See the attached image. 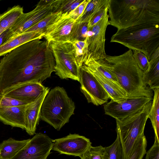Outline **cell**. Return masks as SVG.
Here are the masks:
<instances>
[{"mask_svg": "<svg viewBox=\"0 0 159 159\" xmlns=\"http://www.w3.org/2000/svg\"><path fill=\"white\" fill-rule=\"evenodd\" d=\"M38 39L16 48L0 61V94L21 83H40L55 71V62L48 43Z\"/></svg>", "mask_w": 159, "mask_h": 159, "instance_id": "6da1fadb", "label": "cell"}, {"mask_svg": "<svg viewBox=\"0 0 159 159\" xmlns=\"http://www.w3.org/2000/svg\"><path fill=\"white\" fill-rule=\"evenodd\" d=\"M110 25L117 30L146 23L159 24V0H109Z\"/></svg>", "mask_w": 159, "mask_h": 159, "instance_id": "7a4b0ae2", "label": "cell"}, {"mask_svg": "<svg viewBox=\"0 0 159 159\" xmlns=\"http://www.w3.org/2000/svg\"><path fill=\"white\" fill-rule=\"evenodd\" d=\"M104 59L109 64L128 98L144 96L153 98L152 91L144 83L143 72L136 62L132 50L118 56L107 55Z\"/></svg>", "mask_w": 159, "mask_h": 159, "instance_id": "3957f363", "label": "cell"}, {"mask_svg": "<svg viewBox=\"0 0 159 159\" xmlns=\"http://www.w3.org/2000/svg\"><path fill=\"white\" fill-rule=\"evenodd\" d=\"M110 42L142 52L149 61L159 57V24L146 23L117 30Z\"/></svg>", "mask_w": 159, "mask_h": 159, "instance_id": "277c9868", "label": "cell"}, {"mask_svg": "<svg viewBox=\"0 0 159 159\" xmlns=\"http://www.w3.org/2000/svg\"><path fill=\"white\" fill-rule=\"evenodd\" d=\"M74 102L63 87L57 86L49 91L40 109V119L59 130L74 114Z\"/></svg>", "mask_w": 159, "mask_h": 159, "instance_id": "5b68a950", "label": "cell"}, {"mask_svg": "<svg viewBox=\"0 0 159 159\" xmlns=\"http://www.w3.org/2000/svg\"><path fill=\"white\" fill-rule=\"evenodd\" d=\"M152 102H149L136 113L124 119L116 120L117 136L122 146L124 159H128L135 142L144 134Z\"/></svg>", "mask_w": 159, "mask_h": 159, "instance_id": "8992f818", "label": "cell"}, {"mask_svg": "<svg viewBox=\"0 0 159 159\" xmlns=\"http://www.w3.org/2000/svg\"><path fill=\"white\" fill-rule=\"evenodd\" d=\"M54 58L55 74L61 79H70L80 82V68L77 63L71 43H49Z\"/></svg>", "mask_w": 159, "mask_h": 159, "instance_id": "52a82bcc", "label": "cell"}, {"mask_svg": "<svg viewBox=\"0 0 159 159\" xmlns=\"http://www.w3.org/2000/svg\"><path fill=\"white\" fill-rule=\"evenodd\" d=\"M53 0H40L33 10L27 13H24L13 25L8 29L4 43L23 33L52 13Z\"/></svg>", "mask_w": 159, "mask_h": 159, "instance_id": "ba28073f", "label": "cell"}, {"mask_svg": "<svg viewBox=\"0 0 159 159\" xmlns=\"http://www.w3.org/2000/svg\"><path fill=\"white\" fill-rule=\"evenodd\" d=\"M80 91L89 103L96 106L106 103L110 97L92 72L83 65L80 69Z\"/></svg>", "mask_w": 159, "mask_h": 159, "instance_id": "9c48e42d", "label": "cell"}, {"mask_svg": "<svg viewBox=\"0 0 159 159\" xmlns=\"http://www.w3.org/2000/svg\"><path fill=\"white\" fill-rule=\"evenodd\" d=\"M152 99L144 97L127 98L117 102L112 100L104 105L105 114L119 120L137 112Z\"/></svg>", "mask_w": 159, "mask_h": 159, "instance_id": "30bf717a", "label": "cell"}, {"mask_svg": "<svg viewBox=\"0 0 159 159\" xmlns=\"http://www.w3.org/2000/svg\"><path fill=\"white\" fill-rule=\"evenodd\" d=\"M108 13L97 23L89 28L93 35L87 37L88 55L85 61H98L105 59L107 54L105 51V33L107 26L110 25Z\"/></svg>", "mask_w": 159, "mask_h": 159, "instance_id": "8fae6325", "label": "cell"}, {"mask_svg": "<svg viewBox=\"0 0 159 159\" xmlns=\"http://www.w3.org/2000/svg\"><path fill=\"white\" fill-rule=\"evenodd\" d=\"M52 147V140L47 135L39 133L11 159H47Z\"/></svg>", "mask_w": 159, "mask_h": 159, "instance_id": "7c38bea8", "label": "cell"}, {"mask_svg": "<svg viewBox=\"0 0 159 159\" xmlns=\"http://www.w3.org/2000/svg\"><path fill=\"white\" fill-rule=\"evenodd\" d=\"M52 149L61 154L80 157L91 146L89 139L77 134H70L61 138L52 140Z\"/></svg>", "mask_w": 159, "mask_h": 159, "instance_id": "4fadbf2b", "label": "cell"}, {"mask_svg": "<svg viewBox=\"0 0 159 159\" xmlns=\"http://www.w3.org/2000/svg\"><path fill=\"white\" fill-rule=\"evenodd\" d=\"M47 88L37 82L20 84L3 90L0 98L6 96L30 103L35 101Z\"/></svg>", "mask_w": 159, "mask_h": 159, "instance_id": "5bb4252c", "label": "cell"}, {"mask_svg": "<svg viewBox=\"0 0 159 159\" xmlns=\"http://www.w3.org/2000/svg\"><path fill=\"white\" fill-rule=\"evenodd\" d=\"M75 22L68 15H62L47 27L43 37L48 43L69 42L70 32Z\"/></svg>", "mask_w": 159, "mask_h": 159, "instance_id": "9a60e30c", "label": "cell"}, {"mask_svg": "<svg viewBox=\"0 0 159 159\" xmlns=\"http://www.w3.org/2000/svg\"><path fill=\"white\" fill-rule=\"evenodd\" d=\"M29 104L16 107L0 106V121L5 125L25 130V110Z\"/></svg>", "mask_w": 159, "mask_h": 159, "instance_id": "2e32d148", "label": "cell"}, {"mask_svg": "<svg viewBox=\"0 0 159 159\" xmlns=\"http://www.w3.org/2000/svg\"><path fill=\"white\" fill-rule=\"evenodd\" d=\"M49 91V89L48 87L35 101L29 104L25 109V130L30 135H33L35 133L36 127L40 119L41 105Z\"/></svg>", "mask_w": 159, "mask_h": 159, "instance_id": "e0dca14e", "label": "cell"}, {"mask_svg": "<svg viewBox=\"0 0 159 159\" xmlns=\"http://www.w3.org/2000/svg\"><path fill=\"white\" fill-rule=\"evenodd\" d=\"M44 34L36 31L23 33L4 43L0 46V57L4 56L19 46L30 41L41 39Z\"/></svg>", "mask_w": 159, "mask_h": 159, "instance_id": "ac0fdd59", "label": "cell"}, {"mask_svg": "<svg viewBox=\"0 0 159 159\" xmlns=\"http://www.w3.org/2000/svg\"><path fill=\"white\" fill-rule=\"evenodd\" d=\"M88 68L108 93L111 100L118 102L128 98L126 92L119 85L107 78L100 73Z\"/></svg>", "mask_w": 159, "mask_h": 159, "instance_id": "d6986e66", "label": "cell"}, {"mask_svg": "<svg viewBox=\"0 0 159 159\" xmlns=\"http://www.w3.org/2000/svg\"><path fill=\"white\" fill-rule=\"evenodd\" d=\"M30 139L21 140L10 138L0 143V159H11L29 141Z\"/></svg>", "mask_w": 159, "mask_h": 159, "instance_id": "ffe728a7", "label": "cell"}, {"mask_svg": "<svg viewBox=\"0 0 159 159\" xmlns=\"http://www.w3.org/2000/svg\"><path fill=\"white\" fill-rule=\"evenodd\" d=\"M23 13V7L16 5L0 14V35L12 26Z\"/></svg>", "mask_w": 159, "mask_h": 159, "instance_id": "44dd1931", "label": "cell"}, {"mask_svg": "<svg viewBox=\"0 0 159 159\" xmlns=\"http://www.w3.org/2000/svg\"><path fill=\"white\" fill-rule=\"evenodd\" d=\"M147 70L143 72V80L144 83L152 90L159 88V57L149 61Z\"/></svg>", "mask_w": 159, "mask_h": 159, "instance_id": "7402d4cb", "label": "cell"}, {"mask_svg": "<svg viewBox=\"0 0 159 159\" xmlns=\"http://www.w3.org/2000/svg\"><path fill=\"white\" fill-rule=\"evenodd\" d=\"M108 2L109 0H90L83 13L76 21L89 23L97 12L108 7Z\"/></svg>", "mask_w": 159, "mask_h": 159, "instance_id": "603a6c76", "label": "cell"}, {"mask_svg": "<svg viewBox=\"0 0 159 159\" xmlns=\"http://www.w3.org/2000/svg\"><path fill=\"white\" fill-rule=\"evenodd\" d=\"M154 95L148 118L152 124L155 132V139H159V88L152 90Z\"/></svg>", "mask_w": 159, "mask_h": 159, "instance_id": "cb8c5ba5", "label": "cell"}, {"mask_svg": "<svg viewBox=\"0 0 159 159\" xmlns=\"http://www.w3.org/2000/svg\"><path fill=\"white\" fill-rule=\"evenodd\" d=\"M84 0H56L52 4L53 12H58L62 15H68Z\"/></svg>", "mask_w": 159, "mask_h": 159, "instance_id": "d4e9b609", "label": "cell"}, {"mask_svg": "<svg viewBox=\"0 0 159 159\" xmlns=\"http://www.w3.org/2000/svg\"><path fill=\"white\" fill-rule=\"evenodd\" d=\"M61 15L60 13L52 12L23 33L36 31L44 34L47 27L58 20Z\"/></svg>", "mask_w": 159, "mask_h": 159, "instance_id": "484cf974", "label": "cell"}, {"mask_svg": "<svg viewBox=\"0 0 159 159\" xmlns=\"http://www.w3.org/2000/svg\"><path fill=\"white\" fill-rule=\"evenodd\" d=\"M77 63L80 68L86 60L88 55L86 39L71 43Z\"/></svg>", "mask_w": 159, "mask_h": 159, "instance_id": "4316f807", "label": "cell"}, {"mask_svg": "<svg viewBox=\"0 0 159 159\" xmlns=\"http://www.w3.org/2000/svg\"><path fill=\"white\" fill-rule=\"evenodd\" d=\"M102 159H124L122 146L118 136L111 145L104 148Z\"/></svg>", "mask_w": 159, "mask_h": 159, "instance_id": "83f0119b", "label": "cell"}, {"mask_svg": "<svg viewBox=\"0 0 159 159\" xmlns=\"http://www.w3.org/2000/svg\"><path fill=\"white\" fill-rule=\"evenodd\" d=\"M88 23L75 22L70 32L69 42L70 43L76 41H84L87 37L89 30Z\"/></svg>", "mask_w": 159, "mask_h": 159, "instance_id": "f1b7e54d", "label": "cell"}, {"mask_svg": "<svg viewBox=\"0 0 159 159\" xmlns=\"http://www.w3.org/2000/svg\"><path fill=\"white\" fill-rule=\"evenodd\" d=\"M147 141L144 134L135 142L130 155L128 159H143L146 152Z\"/></svg>", "mask_w": 159, "mask_h": 159, "instance_id": "f546056e", "label": "cell"}, {"mask_svg": "<svg viewBox=\"0 0 159 159\" xmlns=\"http://www.w3.org/2000/svg\"><path fill=\"white\" fill-rule=\"evenodd\" d=\"M104 147L101 145L89 147L80 157L81 159H102Z\"/></svg>", "mask_w": 159, "mask_h": 159, "instance_id": "4dcf8cb0", "label": "cell"}, {"mask_svg": "<svg viewBox=\"0 0 159 159\" xmlns=\"http://www.w3.org/2000/svg\"><path fill=\"white\" fill-rule=\"evenodd\" d=\"M132 51L134 58L138 66L143 72H146L149 66V61L146 56L139 51Z\"/></svg>", "mask_w": 159, "mask_h": 159, "instance_id": "1f68e13d", "label": "cell"}, {"mask_svg": "<svg viewBox=\"0 0 159 159\" xmlns=\"http://www.w3.org/2000/svg\"><path fill=\"white\" fill-rule=\"evenodd\" d=\"M29 104L30 103L6 96H2L0 98V106H1L16 107Z\"/></svg>", "mask_w": 159, "mask_h": 159, "instance_id": "d6a6232c", "label": "cell"}, {"mask_svg": "<svg viewBox=\"0 0 159 159\" xmlns=\"http://www.w3.org/2000/svg\"><path fill=\"white\" fill-rule=\"evenodd\" d=\"M90 0H84L76 8L68 15L70 18L75 21L83 13Z\"/></svg>", "mask_w": 159, "mask_h": 159, "instance_id": "836d02e7", "label": "cell"}, {"mask_svg": "<svg viewBox=\"0 0 159 159\" xmlns=\"http://www.w3.org/2000/svg\"><path fill=\"white\" fill-rule=\"evenodd\" d=\"M145 159H159V141L155 139L154 143L146 152Z\"/></svg>", "mask_w": 159, "mask_h": 159, "instance_id": "e575fe53", "label": "cell"}, {"mask_svg": "<svg viewBox=\"0 0 159 159\" xmlns=\"http://www.w3.org/2000/svg\"><path fill=\"white\" fill-rule=\"evenodd\" d=\"M108 8L107 7L102 9L93 16L88 23L89 29L97 23L108 13Z\"/></svg>", "mask_w": 159, "mask_h": 159, "instance_id": "d590c367", "label": "cell"}, {"mask_svg": "<svg viewBox=\"0 0 159 159\" xmlns=\"http://www.w3.org/2000/svg\"><path fill=\"white\" fill-rule=\"evenodd\" d=\"M8 29L5 31L0 35V46L4 43L5 37L7 34Z\"/></svg>", "mask_w": 159, "mask_h": 159, "instance_id": "8d00e7d4", "label": "cell"}]
</instances>
